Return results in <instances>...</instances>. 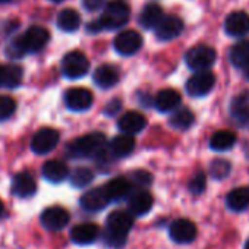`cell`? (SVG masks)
Returning a JSON list of instances; mask_svg holds the SVG:
<instances>
[{"instance_id":"cell-1","label":"cell","mask_w":249,"mask_h":249,"mask_svg":"<svg viewBox=\"0 0 249 249\" xmlns=\"http://www.w3.org/2000/svg\"><path fill=\"white\" fill-rule=\"evenodd\" d=\"M106 147V137L101 132H92L84 137L76 138L72 141L66 153L72 159H85V157H95L103 153Z\"/></svg>"},{"instance_id":"cell-2","label":"cell","mask_w":249,"mask_h":249,"mask_svg":"<svg viewBox=\"0 0 249 249\" xmlns=\"http://www.w3.org/2000/svg\"><path fill=\"white\" fill-rule=\"evenodd\" d=\"M129 15L131 9L126 3L122 2V0H113L104 8V12L100 18V24L103 30H117L126 25V22L129 21Z\"/></svg>"},{"instance_id":"cell-3","label":"cell","mask_w":249,"mask_h":249,"mask_svg":"<svg viewBox=\"0 0 249 249\" xmlns=\"http://www.w3.org/2000/svg\"><path fill=\"white\" fill-rule=\"evenodd\" d=\"M215 59H217L215 50L205 44L195 46L194 49H191L186 53V65L195 72L207 71L208 68H211L214 65Z\"/></svg>"},{"instance_id":"cell-4","label":"cell","mask_w":249,"mask_h":249,"mask_svg":"<svg viewBox=\"0 0 249 249\" xmlns=\"http://www.w3.org/2000/svg\"><path fill=\"white\" fill-rule=\"evenodd\" d=\"M18 40H19L22 49L25 50V53H37V52L43 50L46 47V44L49 43L50 33L40 25H33L21 37H18Z\"/></svg>"},{"instance_id":"cell-5","label":"cell","mask_w":249,"mask_h":249,"mask_svg":"<svg viewBox=\"0 0 249 249\" xmlns=\"http://www.w3.org/2000/svg\"><path fill=\"white\" fill-rule=\"evenodd\" d=\"M89 69V62L87 56L78 50L68 53L62 60V72L69 79H78L87 75Z\"/></svg>"},{"instance_id":"cell-6","label":"cell","mask_w":249,"mask_h":249,"mask_svg":"<svg viewBox=\"0 0 249 249\" xmlns=\"http://www.w3.org/2000/svg\"><path fill=\"white\" fill-rule=\"evenodd\" d=\"M215 84V76L213 72L207 71H198L195 72L186 82V91L192 97H202L207 95Z\"/></svg>"},{"instance_id":"cell-7","label":"cell","mask_w":249,"mask_h":249,"mask_svg":"<svg viewBox=\"0 0 249 249\" xmlns=\"http://www.w3.org/2000/svg\"><path fill=\"white\" fill-rule=\"evenodd\" d=\"M59 132L53 128H41L37 131L31 140V150L36 154H49L53 151L59 142Z\"/></svg>"},{"instance_id":"cell-8","label":"cell","mask_w":249,"mask_h":249,"mask_svg":"<svg viewBox=\"0 0 249 249\" xmlns=\"http://www.w3.org/2000/svg\"><path fill=\"white\" fill-rule=\"evenodd\" d=\"M141 46H142V37L140 36V33L134 30L123 31L114 38V49L119 54L123 56H131L137 53L141 49Z\"/></svg>"},{"instance_id":"cell-9","label":"cell","mask_w":249,"mask_h":249,"mask_svg":"<svg viewBox=\"0 0 249 249\" xmlns=\"http://www.w3.org/2000/svg\"><path fill=\"white\" fill-rule=\"evenodd\" d=\"M41 224L50 231H59L69 223V213L62 207H49L41 213Z\"/></svg>"},{"instance_id":"cell-10","label":"cell","mask_w":249,"mask_h":249,"mask_svg":"<svg viewBox=\"0 0 249 249\" xmlns=\"http://www.w3.org/2000/svg\"><path fill=\"white\" fill-rule=\"evenodd\" d=\"M169 234L176 243H189L196 237V226L188 218H178L170 224Z\"/></svg>"},{"instance_id":"cell-11","label":"cell","mask_w":249,"mask_h":249,"mask_svg":"<svg viewBox=\"0 0 249 249\" xmlns=\"http://www.w3.org/2000/svg\"><path fill=\"white\" fill-rule=\"evenodd\" d=\"M79 202L85 211L97 213V211H101L107 207V204L110 202V198H108V195L103 186V188H95V189L85 192Z\"/></svg>"},{"instance_id":"cell-12","label":"cell","mask_w":249,"mask_h":249,"mask_svg":"<svg viewBox=\"0 0 249 249\" xmlns=\"http://www.w3.org/2000/svg\"><path fill=\"white\" fill-rule=\"evenodd\" d=\"M65 103L73 111H84L91 107L92 94L87 88H71L65 94Z\"/></svg>"},{"instance_id":"cell-13","label":"cell","mask_w":249,"mask_h":249,"mask_svg":"<svg viewBox=\"0 0 249 249\" xmlns=\"http://www.w3.org/2000/svg\"><path fill=\"white\" fill-rule=\"evenodd\" d=\"M224 31L230 37H242L249 33V15L237 11L231 12L224 22Z\"/></svg>"},{"instance_id":"cell-14","label":"cell","mask_w":249,"mask_h":249,"mask_svg":"<svg viewBox=\"0 0 249 249\" xmlns=\"http://www.w3.org/2000/svg\"><path fill=\"white\" fill-rule=\"evenodd\" d=\"M183 31V22L178 17H166L156 27V36L161 41H169L180 36Z\"/></svg>"},{"instance_id":"cell-15","label":"cell","mask_w":249,"mask_h":249,"mask_svg":"<svg viewBox=\"0 0 249 249\" xmlns=\"http://www.w3.org/2000/svg\"><path fill=\"white\" fill-rule=\"evenodd\" d=\"M37 183L31 173L21 172L12 180V194L18 198H30L36 194Z\"/></svg>"},{"instance_id":"cell-16","label":"cell","mask_w":249,"mask_h":249,"mask_svg":"<svg viewBox=\"0 0 249 249\" xmlns=\"http://www.w3.org/2000/svg\"><path fill=\"white\" fill-rule=\"evenodd\" d=\"M119 129L124 134H138L147 126V119L138 111H128L119 119Z\"/></svg>"},{"instance_id":"cell-17","label":"cell","mask_w":249,"mask_h":249,"mask_svg":"<svg viewBox=\"0 0 249 249\" xmlns=\"http://www.w3.org/2000/svg\"><path fill=\"white\" fill-rule=\"evenodd\" d=\"M100 234V227L94 223H82L71 230V239L76 245H89Z\"/></svg>"},{"instance_id":"cell-18","label":"cell","mask_w":249,"mask_h":249,"mask_svg":"<svg viewBox=\"0 0 249 249\" xmlns=\"http://www.w3.org/2000/svg\"><path fill=\"white\" fill-rule=\"evenodd\" d=\"M41 173H43V178L46 180H49L52 183H60L68 178L69 169L60 160H50V161L44 163V166L41 169Z\"/></svg>"},{"instance_id":"cell-19","label":"cell","mask_w":249,"mask_h":249,"mask_svg":"<svg viewBox=\"0 0 249 249\" xmlns=\"http://www.w3.org/2000/svg\"><path fill=\"white\" fill-rule=\"evenodd\" d=\"M230 113L239 124L246 126L249 123V92H243L233 98L230 104Z\"/></svg>"},{"instance_id":"cell-20","label":"cell","mask_w":249,"mask_h":249,"mask_svg":"<svg viewBox=\"0 0 249 249\" xmlns=\"http://www.w3.org/2000/svg\"><path fill=\"white\" fill-rule=\"evenodd\" d=\"M92 78L100 88H111L119 81V72L111 65H101L95 69Z\"/></svg>"},{"instance_id":"cell-21","label":"cell","mask_w":249,"mask_h":249,"mask_svg":"<svg viewBox=\"0 0 249 249\" xmlns=\"http://www.w3.org/2000/svg\"><path fill=\"white\" fill-rule=\"evenodd\" d=\"M132 215H134L132 213H126V211H113L107 217L106 227L129 233V230L134 226V217Z\"/></svg>"},{"instance_id":"cell-22","label":"cell","mask_w":249,"mask_h":249,"mask_svg":"<svg viewBox=\"0 0 249 249\" xmlns=\"http://www.w3.org/2000/svg\"><path fill=\"white\" fill-rule=\"evenodd\" d=\"M179 103H180V94L176 89H172V88L161 89L156 95V100H154V104H156L157 110L161 111V113H166V111H170V110L176 108Z\"/></svg>"},{"instance_id":"cell-23","label":"cell","mask_w":249,"mask_h":249,"mask_svg":"<svg viewBox=\"0 0 249 249\" xmlns=\"http://www.w3.org/2000/svg\"><path fill=\"white\" fill-rule=\"evenodd\" d=\"M153 202H154L153 196L148 192L142 191L131 196L128 202V208H129V213H132L134 215H145L153 208Z\"/></svg>"},{"instance_id":"cell-24","label":"cell","mask_w":249,"mask_h":249,"mask_svg":"<svg viewBox=\"0 0 249 249\" xmlns=\"http://www.w3.org/2000/svg\"><path fill=\"white\" fill-rule=\"evenodd\" d=\"M110 201H120L126 198L131 192V182L124 178H116L111 179L106 186H104Z\"/></svg>"},{"instance_id":"cell-25","label":"cell","mask_w":249,"mask_h":249,"mask_svg":"<svg viewBox=\"0 0 249 249\" xmlns=\"http://www.w3.org/2000/svg\"><path fill=\"white\" fill-rule=\"evenodd\" d=\"M134 148H135V140L129 134L119 135L110 142V153L119 159L129 156L134 151Z\"/></svg>"},{"instance_id":"cell-26","label":"cell","mask_w":249,"mask_h":249,"mask_svg":"<svg viewBox=\"0 0 249 249\" xmlns=\"http://www.w3.org/2000/svg\"><path fill=\"white\" fill-rule=\"evenodd\" d=\"M163 18H164L163 9L156 3H150L142 9V12L140 15V24L147 30H151V28L156 30V27L161 22Z\"/></svg>"},{"instance_id":"cell-27","label":"cell","mask_w":249,"mask_h":249,"mask_svg":"<svg viewBox=\"0 0 249 249\" xmlns=\"http://www.w3.org/2000/svg\"><path fill=\"white\" fill-rule=\"evenodd\" d=\"M226 204L231 211H243L249 207V189L248 188H236L229 192L226 198Z\"/></svg>"},{"instance_id":"cell-28","label":"cell","mask_w":249,"mask_h":249,"mask_svg":"<svg viewBox=\"0 0 249 249\" xmlns=\"http://www.w3.org/2000/svg\"><path fill=\"white\" fill-rule=\"evenodd\" d=\"M81 25V17L75 9H63L57 15V27L62 31L73 33Z\"/></svg>"},{"instance_id":"cell-29","label":"cell","mask_w":249,"mask_h":249,"mask_svg":"<svg viewBox=\"0 0 249 249\" xmlns=\"http://www.w3.org/2000/svg\"><path fill=\"white\" fill-rule=\"evenodd\" d=\"M195 122V116L189 108H178L172 116H170V126L178 129V131H186L189 129Z\"/></svg>"},{"instance_id":"cell-30","label":"cell","mask_w":249,"mask_h":249,"mask_svg":"<svg viewBox=\"0 0 249 249\" xmlns=\"http://www.w3.org/2000/svg\"><path fill=\"white\" fill-rule=\"evenodd\" d=\"M230 62L236 68H245L249 63V41H240L230 49Z\"/></svg>"},{"instance_id":"cell-31","label":"cell","mask_w":249,"mask_h":249,"mask_svg":"<svg viewBox=\"0 0 249 249\" xmlns=\"http://www.w3.org/2000/svg\"><path fill=\"white\" fill-rule=\"evenodd\" d=\"M236 142V135L230 131H217L211 140H210V147L215 151H226L230 150Z\"/></svg>"},{"instance_id":"cell-32","label":"cell","mask_w":249,"mask_h":249,"mask_svg":"<svg viewBox=\"0 0 249 249\" xmlns=\"http://www.w3.org/2000/svg\"><path fill=\"white\" fill-rule=\"evenodd\" d=\"M24 71L19 65H8L3 68V85L9 88H17L22 82Z\"/></svg>"},{"instance_id":"cell-33","label":"cell","mask_w":249,"mask_h":249,"mask_svg":"<svg viewBox=\"0 0 249 249\" xmlns=\"http://www.w3.org/2000/svg\"><path fill=\"white\" fill-rule=\"evenodd\" d=\"M128 240V233L126 231H120V230H114V229H108L106 227L104 230V242L114 249L123 248L124 243Z\"/></svg>"},{"instance_id":"cell-34","label":"cell","mask_w":249,"mask_h":249,"mask_svg":"<svg viewBox=\"0 0 249 249\" xmlns=\"http://www.w3.org/2000/svg\"><path fill=\"white\" fill-rule=\"evenodd\" d=\"M94 179V173L87 167H78L71 175V183L75 188H84L89 185Z\"/></svg>"},{"instance_id":"cell-35","label":"cell","mask_w":249,"mask_h":249,"mask_svg":"<svg viewBox=\"0 0 249 249\" xmlns=\"http://www.w3.org/2000/svg\"><path fill=\"white\" fill-rule=\"evenodd\" d=\"M210 172H211V176L217 180L220 179H224L229 176L230 173V163L227 160H221V159H217L211 163L210 166Z\"/></svg>"},{"instance_id":"cell-36","label":"cell","mask_w":249,"mask_h":249,"mask_svg":"<svg viewBox=\"0 0 249 249\" xmlns=\"http://www.w3.org/2000/svg\"><path fill=\"white\" fill-rule=\"evenodd\" d=\"M17 110V101L9 95H0V120L9 119Z\"/></svg>"},{"instance_id":"cell-37","label":"cell","mask_w":249,"mask_h":249,"mask_svg":"<svg viewBox=\"0 0 249 249\" xmlns=\"http://www.w3.org/2000/svg\"><path fill=\"white\" fill-rule=\"evenodd\" d=\"M205 186H207V178H205V173L204 172H198L194 175V178L189 180V191L195 195H199L205 191Z\"/></svg>"},{"instance_id":"cell-38","label":"cell","mask_w":249,"mask_h":249,"mask_svg":"<svg viewBox=\"0 0 249 249\" xmlns=\"http://www.w3.org/2000/svg\"><path fill=\"white\" fill-rule=\"evenodd\" d=\"M6 54L11 57V59H21L22 56H25V50L22 49L21 43L18 38H15L9 46H8V50H6Z\"/></svg>"},{"instance_id":"cell-39","label":"cell","mask_w":249,"mask_h":249,"mask_svg":"<svg viewBox=\"0 0 249 249\" xmlns=\"http://www.w3.org/2000/svg\"><path fill=\"white\" fill-rule=\"evenodd\" d=\"M132 180L137 182L138 185L148 186L153 182V176L148 172H145V170H137V172L132 173Z\"/></svg>"},{"instance_id":"cell-40","label":"cell","mask_w":249,"mask_h":249,"mask_svg":"<svg viewBox=\"0 0 249 249\" xmlns=\"http://www.w3.org/2000/svg\"><path fill=\"white\" fill-rule=\"evenodd\" d=\"M120 106H122V103H120L119 100H111V101L106 106L104 113L108 114V116H114V114L120 110Z\"/></svg>"},{"instance_id":"cell-41","label":"cell","mask_w":249,"mask_h":249,"mask_svg":"<svg viewBox=\"0 0 249 249\" xmlns=\"http://www.w3.org/2000/svg\"><path fill=\"white\" fill-rule=\"evenodd\" d=\"M104 5V0H84V6L88 11H97Z\"/></svg>"},{"instance_id":"cell-42","label":"cell","mask_w":249,"mask_h":249,"mask_svg":"<svg viewBox=\"0 0 249 249\" xmlns=\"http://www.w3.org/2000/svg\"><path fill=\"white\" fill-rule=\"evenodd\" d=\"M0 85H3V68L0 66Z\"/></svg>"},{"instance_id":"cell-43","label":"cell","mask_w":249,"mask_h":249,"mask_svg":"<svg viewBox=\"0 0 249 249\" xmlns=\"http://www.w3.org/2000/svg\"><path fill=\"white\" fill-rule=\"evenodd\" d=\"M243 69H245V76H246V78L249 79V63H248V65H246V66H245Z\"/></svg>"},{"instance_id":"cell-44","label":"cell","mask_w":249,"mask_h":249,"mask_svg":"<svg viewBox=\"0 0 249 249\" xmlns=\"http://www.w3.org/2000/svg\"><path fill=\"white\" fill-rule=\"evenodd\" d=\"M2 214H3V202L0 201V215H2Z\"/></svg>"},{"instance_id":"cell-45","label":"cell","mask_w":249,"mask_h":249,"mask_svg":"<svg viewBox=\"0 0 249 249\" xmlns=\"http://www.w3.org/2000/svg\"><path fill=\"white\" fill-rule=\"evenodd\" d=\"M243 249H249V239L246 240V243H245V248Z\"/></svg>"},{"instance_id":"cell-46","label":"cell","mask_w":249,"mask_h":249,"mask_svg":"<svg viewBox=\"0 0 249 249\" xmlns=\"http://www.w3.org/2000/svg\"><path fill=\"white\" fill-rule=\"evenodd\" d=\"M6 2H11V0H0V3H6Z\"/></svg>"},{"instance_id":"cell-47","label":"cell","mask_w":249,"mask_h":249,"mask_svg":"<svg viewBox=\"0 0 249 249\" xmlns=\"http://www.w3.org/2000/svg\"><path fill=\"white\" fill-rule=\"evenodd\" d=\"M52 2H54V3H59V2H62V0H52Z\"/></svg>"},{"instance_id":"cell-48","label":"cell","mask_w":249,"mask_h":249,"mask_svg":"<svg viewBox=\"0 0 249 249\" xmlns=\"http://www.w3.org/2000/svg\"><path fill=\"white\" fill-rule=\"evenodd\" d=\"M246 126H248V128H249V123H248V124H246Z\"/></svg>"}]
</instances>
